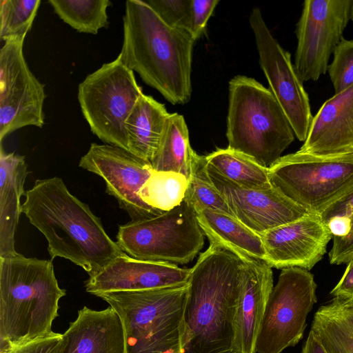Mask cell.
Instances as JSON below:
<instances>
[{
    "label": "cell",
    "mask_w": 353,
    "mask_h": 353,
    "mask_svg": "<svg viewBox=\"0 0 353 353\" xmlns=\"http://www.w3.org/2000/svg\"><path fill=\"white\" fill-rule=\"evenodd\" d=\"M245 263L210 243L191 268L183 312V353H241L238 311Z\"/></svg>",
    "instance_id": "obj_1"
},
{
    "label": "cell",
    "mask_w": 353,
    "mask_h": 353,
    "mask_svg": "<svg viewBox=\"0 0 353 353\" xmlns=\"http://www.w3.org/2000/svg\"><path fill=\"white\" fill-rule=\"evenodd\" d=\"M22 212L46 237L51 260L68 259L90 277L124 253L99 218L59 177L36 180L26 192Z\"/></svg>",
    "instance_id": "obj_2"
},
{
    "label": "cell",
    "mask_w": 353,
    "mask_h": 353,
    "mask_svg": "<svg viewBox=\"0 0 353 353\" xmlns=\"http://www.w3.org/2000/svg\"><path fill=\"white\" fill-rule=\"evenodd\" d=\"M123 41L117 57L145 83L173 105L191 98V71L196 39L165 24L143 0L125 2Z\"/></svg>",
    "instance_id": "obj_3"
},
{
    "label": "cell",
    "mask_w": 353,
    "mask_h": 353,
    "mask_svg": "<svg viewBox=\"0 0 353 353\" xmlns=\"http://www.w3.org/2000/svg\"><path fill=\"white\" fill-rule=\"evenodd\" d=\"M65 294L52 260L18 252L0 257V352L53 334L52 322Z\"/></svg>",
    "instance_id": "obj_4"
},
{
    "label": "cell",
    "mask_w": 353,
    "mask_h": 353,
    "mask_svg": "<svg viewBox=\"0 0 353 353\" xmlns=\"http://www.w3.org/2000/svg\"><path fill=\"white\" fill-rule=\"evenodd\" d=\"M228 148L270 168L294 140L283 108L269 88L243 75L229 82Z\"/></svg>",
    "instance_id": "obj_5"
},
{
    "label": "cell",
    "mask_w": 353,
    "mask_h": 353,
    "mask_svg": "<svg viewBox=\"0 0 353 353\" xmlns=\"http://www.w3.org/2000/svg\"><path fill=\"white\" fill-rule=\"evenodd\" d=\"M188 283L137 291L108 292L106 301L122 323L125 353H183Z\"/></svg>",
    "instance_id": "obj_6"
},
{
    "label": "cell",
    "mask_w": 353,
    "mask_h": 353,
    "mask_svg": "<svg viewBox=\"0 0 353 353\" xmlns=\"http://www.w3.org/2000/svg\"><path fill=\"white\" fill-rule=\"evenodd\" d=\"M269 179L307 212L321 215L353 192V154L324 157L297 151L271 166Z\"/></svg>",
    "instance_id": "obj_7"
},
{
    "label": "cell",
    "mask_w": 353,
    "mask_h": 353,
    "mask_svg": "<svg viewBox=\"0 0 353 353\" xmlns=\"http://www.w3.org/2000/svg\"><path fill=\"white\" fill-rule=\"evenodd\" d=\"M117 239L134 259L176 265L191 262L204 244L196 212L185 200L159 215L120 225Z\"/></svg>",
    "instance_id": "obj_8"
},
{
    "label": "cell",
    "mask_w": 353,
    "mask_h": 353,
    "mask_svg": "<svg viewBox=\"0 0 353 353\" xmlns=\"http://www.w3.org/2000/svg\"><path fill=\"white\" fill-rule=\"evenodd\" d=\"M134 72L119 57L79 85L78 100L92 132L105 144L128 150L125 121L143 94Z\"/></svg>",
    "instance_id": "obj_9"
},
{
    "label": "cell",
    "mask_w": 353,
    "mask_h": 353,
    "mask_svg": "<svg viewBox=\"0 0 353 353\" xmlns=\"http://www.w3.org/2000/svg\"><path fill=\"white\" fill-rule=\"evenodd\" d=\"M316 284L307 270H281L269 296L255 344L256 353H281L303 338L306 319L316 303Z\"/></svg>",
    "instance_id": "obj_10"
},
{
    "label": "cell",
    "mask_w": 353,
    "mask_h": 353,
    "mask_svg": "<svg viewBox=\"0 0 353 353\" xmlns=\"http://www.w3.org/2000/svg\"><path fill=\"white\" fill-rule=\"evenodd\" d=\"M353 0H305L296 28L294 68L303 82L327 72L331 54L343 38Z\"/></svg>",
    "instance_id": "obj_11"
},
{
    "label": "cell",
    "mask_w": 353,
    "mask_h": 353,
    "mask_svg": "<svg viewBox=\"0 0 353 353\" xmlns=\"http://www.w3.org/2000/svg\"><path fill=\"white\" fill-rule=\"evenodd\" d=\"M26 37L7 39L0 50V141L15 130L42 128L45 85L30 70L23 54Z\"/></svg>",
    "instance_id": "obj_12"
},
{
    "label": "cell",
    "mask_w": 353,
    "mask_h": 353,
    "mask_svg": "<svg viewBox=\"0 0 353 353\" xmlns=\"http://www.w3.org/2000/svg\"><path fill=\"white\" fill-rule=\"evenodd\" d=\"M249 21L259 63L268 81L269 89L283 108L296 137L300 141H305L313 116L303 82L292 63L290 54L274 37L259 8L252 10Z\"/></svg>",
    "instance_id": "obj_13"
},
{
    "label": "cell",
    "mask_w": 353,
    "mask_h": 353,
    "mask_svg": "<svg viewBox=\"0 0 353 353\" xmlns=\"http://www.w3.org/2000/svg\"><path fill=\"white\" fill-rule=\"evenodd\" d=\"M79 166L101 177L105 192L112 196L132 221L153 217L163 212L146 204L139 192L151 175L150 161L109 144L92 143L81 158Z\"/></svg>",
    "instance_id": "obj_14"
},
{
    "label": "cell",
    "mask_w": 353,
    "mask_h": 353,
    "mask_svg": "<svg viewBox=\"0 0 353 353\" xmlns=\"http://www.w3.org/2000/svg\"><path fill=\"white\" fill-rule=\"evenodd\" d=\"M207 172L234 216L261 235L308 213L271 184L261 188L239 185L223 176L208 162Z\"/></svg>",
    "instance_id": "obj_15"
},
{
    "label": "cell",
    "mask_w": 353,
    "mask_h": 353,
    "mask_svg": "<svg viewBox=\"0 0 353 353\" xmlns=\"http://www.w3.org/2000/svg\"><path fill=\"white\" fill-rule=\"evenodd\" d=\"M266 262L277 269L311 270L323 256L332 235L321 215L307 213L261 235Z\"/></svg>",
    "instance_id": "obj_16"
},
{
    "label": "cell",
    "mask_w": 353,
    "mask_h": 353,
    "mask_svg": "<svg viewBox=\"0 0 353 353\" xmlns=\"http://www.w3.org/2000/svg\"><path fill=\"white\" fill-rule=\"evenodd\" d=\"M191 268L174 264L142 261L125 252L115 258L85 282L88 293L165 288L188 283Z\"/></svg>",
    "instance_id": "obj_17"
},
{
    "label": "cell",
    "mask_w": 353,
    "mask_h": 353,
    "mask_svg": "<svg viewBox=\"0 0 353 353\" xmlns=\"http://www.w3.org/2000/svg\"><path fill=\"white\" fill-rule=\"evenodd\" d=\"M299 151L324 157L353 154V85L322 105Z\"/></svg>",
    "instance_id": "obj_18"
},
{
    "label": "cell",
    "mask_w": 353,
    "mask_h": 353,
    "mask_svg": "<svg viewBox=\"0 0 353 353\" xmlns=\"http://www.w3.org/2000/svg\"><path fill=\"white\" fill-rule=\"evenodd\" d=\"M63 336L61 353H125L122 323L110 306L103 310L83 307Z\"/></svg>",
    "instance_id": "obj_19"
},
{
    "label": "cell",
    "mask_w": 353,
    "mask_h": 353,
    "mask_svg": "<svg viewBox=\"0 0 353 353\" xmlns=\"http://www.w3.org/2000/svg\"><path fill=\"white\" fill-rule=\"evenodd\" d=\"M242 260L245 272L238 311L240 352L256 353V340L274 288L273 274L272 267L265 261L252 258Z\"/></svg>",
    "instance_id": "obj_20"
},
{
    "label": "cell",
    "mask_w": 353,
    "mask_h": 353,
    "mask_svg": "<svg viewBox=\"0 0 353 353\" xmlns=\"http://www.w3.org/2000/svg\"><path fill=\"white\" fill-rule=\"evenodd\" d=\"M28 174L25 157L0 150V257L17 253L14 234L22 205L20 199Z\"/></svg>",
    "instance_id": "obj_21"
},
{
    "label": "cell",
    "mask_w": 353,
    "mask_h": 353,
    "mask_svg": "<svg viewBox=\"0 0 353 353\" xmlns=\"http://www.w3.org/2000/svg\"><path fill=\"white\" fill-rule=\"evenodd\" d=\"M199 224L210 243H219L232 250L241 259L252 258L266 261L261 234L234 216L210 209L196 212Z\"/></svg>",
    "instance_id": "obj_22"
},
{
    "label": "cell",
    "mask_w": 353,
    "mask_h": 353,
    "mask_svg": "<svg viewBox=\"0 0 353 353\" xmlns=\"http://www.w3.org/2000/svg\"><path fill=\"white\" fill-rule=\"evenodd\" d=\"M169 115L163 104L143 94L125 121L128 151L150 161Z\"/></svg>",
    "instance_id": "obj_23"
},
{
    "label": "cell",
    "mask_w": 353,
    "mask_h": 353,
    "mask_svg": "<svg viewBox=\"0 0 353 353\" xmlns=\"http://www.w3.org/2000/svg\"><path fill=\"white\" fill-rule=\"evenodd\" d=\"M311 331L326 353H353V298L334 297L320 307Z\"/></svg>",
    "instance_id": "obj_24"
},
{
    "label": "cell",
    "mask_w": 353,
    "mask_h": 353,
    "mask_svg": "<svg viewBox=\"0 0 353 353\" xmlns=\"http://www.w3.org/2000/svg\"><path fill=\"white\" fill-rule=\"evenodd\" d=\"M193 151L183 117L170 114L150 163L155 171L175 172L188 178Z\"/></svg>",
    "instance_id": "obj_25"
},
{
    "label": "cell",
    "mask_w": 353,
    "mask_h": 353,
    "mask_svg": "<svg viewBox=\"0 0 353 353\" xmlns=\"http://www.w3.org/2000/svg\"><path fill=\"white\" fill-rule=\"evenodd\" d=\"M205 157L209 165L239 185L252 188L270 185L269 168L241 152L228 148H218Z\"/></svg>",
    "instance_id": "obj_26"
},
{
    "label": "cell",
    "mask_w": 353,
    "mask_h": 353,
    "mask_svg": "<svg viewBox=\"0 0 353 353\" xmlns=\"http://www.w3.org/2000/svg\"><path fill=\"white\" fill-rule=\"evenodd\" d=\"M54 12L79 32L96 34L108 26V0H49Z\"/></svg>",
    "instance_id": "obj_27"
},
{
    "label": "cell",
    "mask_w": 353,
    "mask_h": 353,
    "mask_svg": "<svg viewBox=\"0 0 353 353\" xmlns=\"http://www.w3.org/2000/svg\"><path fill=\"white\" fill-rule=\"evenodd\" d=\"M184 200L196 212L210 209L232 215L223 196L212 182L207 172L205 156L192 152Z\"/></svg>",
    "instance_id": "obj_28"
},
{
    "label": "cell",
    "mask_w": 353,
    "mask_h": 353,
    "mask_svg": "<svg viewBox=\"0 0 353 353\" xmlns=\"http://www.w3.org/2000/svg\"><path fill=\"white\" fill-rule=\"evenodd\" d=\"M188 178L175 172L155 171L139 192L142 201L155 210L166 212L184 200Z\"/></svg>",
    "instance_id": "obj_29"
},
{
    "label": "cell",
    "mask_w": 353,
    "mask_h": 353,
    "mask_svg": "<svg viewBox=\"0 0 353 353\" xmlns=\"http://www.w3.org/2000/svg\"><path fill=\"white\" fill-rule=\"evenodd\" d=\"M40 3V0H1V40L26 37L32 28Z\"/></svg>",
    "instance_id": "obj_30"
},
{
    "label": "cell",
    "mask_w": 353,
    "mask_h": 353,
    "mask_svg": "<svg viewBox=\"0 0 353 353\" xmlns=\"http://www.w3.org/2000/svg\"><path fill=\"white\" fill-rule=\"evenodd\" d=\"M327 72L335 94L353 85V39H342L333 52Z\"/></svg>",
    "instance_id": "obj_31"
},
{
    "label": "cell",
    "mask_w": 353,
    "mask_h": 353,
    "mask_svg": "<svg viewBox=\"0 0 353 353\" xmlns=\"http://www.w3.org/2000/svg\"><path fill=\"white\" fill-rule=\"evenodd\" d=\"M168 26L190 32L192 0L144 1Z\"/></svg>",
    "instance_id": "obj_32"
},
{
    "label": "cell",
    "mask_w": 353,
    "mask_h": 353,
    "mask_svg": "<svg viewBox=\"0 0 353 353\" xmlns=\"http://www.w3.org/2000/svg\"><path fill=\"white\" fill-rule=\"evenodd\" d=\"M219 0H192L190 32L196 40L203 32Z\"/></svg>",
    "instance_id": "obj_33"
},
{
    "label": "cell",
    "mask_w": 353,
    "mask_h": 353,
    "mask_svg": "<svg viewBox=\"0 0 353 353\" xmlns=\"http://www.w3.org/2000/svg\"><path fill=\"white\" fill-rule=\"evenodd\" d=\"M63 334L51 335L0 353H61Z\"/></svg>",
    "instance_id": "obj_34"
},
{
    "label": "cell",
    "mask_w": 353,
    "mask_h": 353,
    "mask_svg": "<svg viewBox=\"0 0 353 353\" xmlns=\"http://www.w3.org/2000/svg\"><path fill=\"white\" fill-rule=\"evenodd\" d=\"M353 258V230L343 237L333 236L332 248L329 252L331 264L347 263Z\"/></svg>",
    "instance_id": "obj_35"
},
{
    "label": "cell",
    "mask_w": 353,
    "mask_h": 353,
    "mask_svg": "<svg viewBox=\"0 0 353 353\" xmlns=\"http://www.w3.org/2000/svg\"><path fill=\"white\" fill-rule=\"evenodd\" d=\"M336 216H347L350 219L353 216V192L335 203L321 214L325 223Z\"/></svg>",
    "instance_id": "obj_36"
},
{
    "label": "cell",
    "mask_w": 353,
    "mask_h": 353,
    "mask_svg": "<svg viewBox=\"0 0 353 353\" xmlns=\"http://www.w3.org/2000/svg\"><path fill=\"white\" fill-rule=\"evenodd\" d=\"M330 294L334 297H353V258L347 263L343 276Z\"/></svg>",
    "instance_id": "obj_37"
},
{
    "label": "cell",
    "mask_w": 353,
    "mask_h": 353,
    "mask_svg": "<svg viewBox=\"0 0 353 353\" xmlns=\"http://www.w3.org/2000/svg\"><path fill=\"white\" fill-rule=\"evenodd\" d=\"M326 224L333 236L343 237L352 231L351 219L347 216H333Z\"/></svg>",
    "instance_id": "obj_38"
},
{
    "label": "cell",
    "mask_w": 353,
    "mask_h": 353,
    "mask_svg": "<svg viewBox=\"0 0 353 353\" xmlns=\"http://www.w3.org/2000/svg\"><path fill=\"white\" fill-rule=\"evenodd\" d=\"M301 353H326V352L310 330Z\"/></svg>",
    "instance_id": "obj_39"
},
{
    "label": "cell",
    "mask_w": 353,
    "mask_h": 353,
    "mask_svg": "<svg viewBox=\"0 0 353 353\" xmlns=\"http://www.w3.org/2000/svg\"><path fill=\"white\" fill-rule=\"evenodd\" d=\"M352 230H353V216L351 217Z\"/></svg>",
    "instance_id": "obj_40"
},
{
    "label": "cell",
    "mask_w": 353,
    "mask_h": 353,
    "mask_svg": "<svg viewBox=\"0 0 353 353\" xmlns=\"http://www.w3.org/2000/svg\"><path fill=\"white\" fill-rule=\"evenodd\" d=\"M351 19H352V21H353V7H352V17H351Z\"/></svg>",
    "instance_id": "obj_41"
},
{
    "label": "cell",
    "mask_w": 353,
    "mask_h": 353,
    "mask_svg": "<svg viewBox=\"0 0 353 353\" xmlns=\"http://www.w3.org/2000/svg\"><path fill=\"white\" fill-rule=\"evenodd\" d=\"M351 298H353V297H351Z\"/></svg>",
    "instance_id": "obj_42"
}]
</instances>
